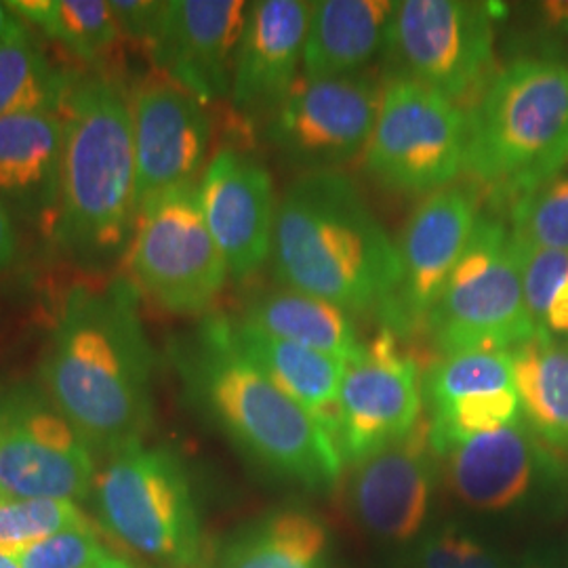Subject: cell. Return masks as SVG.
Wrapping results in <instances>:
<instances>
[{
	"label": "cell",
	"mask_w": 568,
	"mask_h": 568,
	"mask_svg": "<svg viewBox=\"0 0 568 568\" xmlns=\"http://www.w3.org/2000/svg\"><path fill=\"white\" fill-rule=\"evenodd\" d=\"M154 366L138 288L116 278L65 295L39 371L44 392L95 459H110L143 445L154 415Z\"/></svg>",
	"instance_id": "1"
},
{
	"label": "cell",
	"mask_w": 568,
	"mask_h": 568,
	"mask_svg": "<svg viewBox=\"0 0 568 568\" xmlns=\"http://www.w3.org/2000/svg\"><path fill=\"white\" fill-rule=\"evenodd\" d=\"M270 260L281 286L347 314L379 318L400 283L398 246L344 171L302 173L286 187Z\"/></svg>",
	"instance_id": "2"
},
{
	"label": "cell",
	"mask_w": 568,
	"mask_h": 568,
	"mask_svg": "<svg viewBox=\"0 0 568 568\" xmlns=\"http://www.w3.org/2000/svg\"><path fill=\"white\" fill-rule=\"evenodd\" d=\"M171 349L192 400L251 462L312 490L339 480L335 438L244 356L230 318L206 316Z\"/></svg>",
	"instance_id": "3"
},
{
	"label": "cell",
	"mask_w": 568,
	"mask_h": 568,
	"mask_svg": "<svg viewBox=\"0 0 568 568\" xmlns=\"http://www.w3.org/2000/svg\"><path fill=\"white\" fill-rule=\"evenodd\" d=\"M60 114L63 164L53 243L79 264H108L138 220L133 110L119 82L89 74L74 79Z\"/></svg>",
	"instance_id": "4"
},
{
	"label": "cell",
	"mask_w": 568,
	"mask_h": 568,
	"mask_svg": "<svg viewBox=\"0 0 568 568\" xmlns=\"http://www.w3.org/2000/svg\"><path fill=\"white\" fill-rule=\"evenodd\" d=\"M467 182L511 209L568 163V63L520 58L466 112Z\"/></svg>",
	"instance_id": "5"
},
{
	"label": "cell",
	"mask_w": 568,
	"mask_h": 568,
	"mask_svg": "<svg viewBox=\"0 0 568 568\" xmlns=\"http://www.w3.org/2000/svg\"><path fill=\"white\" fill-rule=\"evenodd\" d=\"M100 525L124 548L163 568H201V514L187 471L166 447L124 448L95 478Z\"/></svg>",
	"instance_id": "6"
},
{
	"label": "cell",
	"mask_w": 568,
	"mask_h": 568,
	"mask_svg": "<svg viewBox=\"0 0 568 568\" xmlns=\"http://www.w3.org/2000/svg\"><path fill=\"white\" fill-rule=\"evenodd\" d=\"M493 2L400 0L387 28V81L426 87L467 112L497 74Z\"/></svg>",
	"instance_id": "7"
},
{
	"label": "cell",
	"mask_w": 568,
	"mask_h": 568,
	"mask_svg": "<svg viewBox=\"0 0 568 568\" xmlns=\"http://www.w3.org/2000/svg\"><path fill=\"white\" fill-rule=\"evenodd\" d=\"M427 337L440 356L474 349H514L535 337L509 225L480 215L462 260L434 305Z\"/></svg>",
	"instance_id": "8"
},
{
	"label": "cell",
	"mask_w": 568,
	"mask_h": 568,
	"mask_svg": "<svg viewBox=\"0 0 568 568\" xmlns=\"http://www.w3.org/2000/svg\"><path fill=\"white\" fill-rule=\"evenodd\" d=\"M135 284L166 312L201 316L230 276L194 182L169 187L140 206L129 251Z\"/></svg>",
	"instance_id": "9"
},
{
	"label": "cell",
	"mask_w": 568,
	"mask_h": 568,
	"mask_svg": "<svg viewBox=\"0 0 568 568\" xmlns=\"http://www.w3.org/2000/svg\"><path fill=\"white\" fill-rule=\"evenodd\" d=\"M467 116L417 82L387 81L366 143L365 171L389 194L427 196L466 169Z\"/></svg>",
	"instance_id": "10"
},
{
	"label": "cell",
	"mask_w": 568,
	"mask_h": 568,
	"mask_svg": "<svg viewBox=\"0 0 568 568\" xmlns=\"http://www.w3.org/2000/svg\"><path fill=\"white\" fill-rule=\"evenodd\" d=\"M95 478V455L41 384L0 387V497L81 501Z\"/></svg>",
	"instance_id": "11"
},
{
	"label": "cell",
	"mask_w": 568,
	"mask_h": 568,
	"mask_svg": "<svg viewBox=\"0 0 568 568\" xmlns=\"http://www.w3.org/2000/svg\"><path fill=\"white\" fill-rule=\"evenodd\" d=\"M384 98L368 74L344 79L300 77L265 122V138L284 163L302 173L339 171L363 156Z\"/></svg>",
	"instance_id": "12"
},
{
	"label": "cell",
	"mask_w": 568,
	"mask_h": 568,
	"mask_svg": "<svg viewBox=\"0 0 568 568\" xmlns=\"http://www.w3.org/2000/svg\"><path fill=\"white\" fill-rule=\"evenodd\" d=\"M424 417V368L392 328L379 326L344 365L337 447L349 466L400 438Z\"/></svg>",
	"instance_id": "13"
},
{
	"label": "cell",
	"mask_w": 568,
	"mask_h": 568,
	"mask_svg": "<svg viewBox=\"0 0 568 568\" xmlns=\"http://www.w3.org/2000/svg\"><path fill=\"white\" fill-rule=\"evenodd\" d=\"M483 196L469 182H455L422 199L406 220L398 246L400 283L382 326L400 339L426 333L448 276L462 260L483 215Z\"/></svg>",
	"instance_id": "14"
},
{
	"label": "cell",
	"mask_w": 568,
	"mask_h": 568,
	"mask_svg": "<svg viewBox=\"0 0 568 568\" xmlns=\"http://www.w3.org/2000/svg\"><path fill=\"white\" fill-rule=\"evenodd\" d=\"M248 2L243 0H171L150 60L166 81L203 103L230 98L236 51L243 37Z\"/></svg>",
	"instance_id": "15"
},
{
	"label": "cell",
	"mask_w": 568,
	"mask_h": 568,
	"mask_svg": "<svg viewBox=\"0 0 568 568\" xmlns=\"http://www.w3.org/2000/svg\"><path fill=\"white\" fill-rule=\"evenodd\" d=\"M204 220L230 276L244 281L270 260L276 199L264 164L236 148L220 150L199 183Z\"/></svg>",
	"instance_id": "16"
},
{
	"label": "cell",
	"mask_w": 568,
	"mask_h": 568,
	"mask_svg": "<svg viewBox=\"0 0 568 568\" xmlns=\"http://www.w3.org/2000/svg\"><path fill=\"white\" fill-rule=\"evenodd\" d=\"M438 459L422 417L405 438L352 464L347 499L358 523L387 541L413 539L426 523Z\"/></svg>",
	"instance_id": "17"
},
{
	"label": "cell",
	"mask_w": 568,
	"mask_h": 568,
	"mask_svg": "<svg viewBox=\"0 0 568 568\" xmlns=\"http://www.w3.org/2000/svg\"><path fill=\"white\" fill-rule=\"evenodd\" d=\"M135 140V201H145L169 187L194 182L211 143V119L204 103L175 82L145 81L133 102Z\"/></svg>",
	"instance_id": "18"
},
{
	"label": "cell",
	"mask_w": 568,
	"mask_h": 568,
	"mask_svg": "<svg viewBox=\"0 0 568 568\" xmlns=\"http://www.w3.org/2000/svg\"><path fill=\"white\" fill-rule=\"evenodd\" d=\"M312 2H248L230 100L246 122H267L300 81Z\"/></svg>",
	"instance_id": "19"
},
{
	"label": "cell",
	"mask_w": 568,
	"mask_h": 568,
	"mask_svg": "<svg viewBox=\"0 0 568 568\" xmlns=\"http://www.w3.org/2000/svg\"><path fill=\"white\" fill-rule=\"evenodd\" d=\"M447 483L467 508L504 511L527 497L546 453L520 419L450 448Z\"/></svg>",
	"instance_id": "20"
},
{
	"label": "cell",
	"mask_w": 568,
	"mask_h": 568,
	"mask_svg": "<svg viewBox=\"0 0 568 568\" xmlns=\"http://www.w3.org/2000/svg\"><path fill=\"white\" fill-rule=\"evenodd\" d=\"M63 164V122L55 112L0 119V201L28 222L55 220Z\"/></svg>",
	"instance_id": "21"
},
{
	"label": "cell",
	"mask_w": 568,
	"mask_h": 568,
	"mask_svg": "<svg viewBox=\"0 0 568 568\" xmlns=\"http://www.w3.org/2000/svg\"><path fill=\"white\" fill-rule=\"evenodd\" d=\"M394 9V0L312 2L302 77L344 79L363 74L373 58L384 53Z\"/></svg>",
	"instance_id": "22"
},
{
	"label": "cell",
	"mask_w": 568,
	"mask_h": 568,
	"mask_svg": "<svg viewBox=\"0 0 568 568\" xmlns=\"http://www.w3.org/2000/svg\"><path fill=\"white\" fill-rule=\"evenodd\" d=\"M232 328L244 356L262 368L274 386L305 408L337 443L344 363L323 352L272 337L241 321H232Z\"/></svg>",
	"instance_id": "23"
},
{
	"label": "cell",
	"mask_w": 568,
	"mask_h": 568,
	"mask_svg": "<svg viewBox=\"0 0 568 568\" xmlns=\"http://www.w3.org/2000/svg\"><path fill=\"white\" fill-rule=\"evenodd\" d=\"M239 321L272 337L323 352L344 365L356 358L365 345L358 339L352 314L284 286L251 295Z\"/></svg>",
	"instance_id": "24"
},
{
	"label": "cell",
	"mask_w": 568,
	"mask_h": 568,
	"mask_svg": "<svg viewBox=\"0 0 568 568\" xmlns=\"http://www.w3.org/2000/svg\"><path fill=\"white\" fill-rule=\"evenodd\" d=\"M328 530L305 509L286 508L236 530L204 568H326Z\"/></svg>",
	"instance_id": "25"
},
{
	"label": "cell",
	"mask_w": 568,
	"mask_h": 568,
	"mask_svg": "<svg viewBox=\"0 0 568 568\" xmlns=\"http://www.w3.org/2000/svg\"><path fill=\"white\" fill-rule=\"evenodd\" d=\"M509 354L528 427L551 447L568 450V342L535 333Z\"/></svg>",
	"instance_id": "26"
},
{
	"label": "cell",
	"mask_w": 568,
	"mask_h": 568,
	"mask_svg": "<svg viewBox=\"0 0 568 568\" xmlns=\"http://www.w3.org/2000/svg\"><path fill=\"white\" fill-rule=\"evenodd\" d=\"M74 79L49 61L30 28L13 16L0 41V119L21 112L60 114Z\"/></svg>",
	"instance_id": "27"
},
{
	"label": "cell",
	"mask_w": 568,
	"mask_h": 568,
	"mask_svg": "<svg viewBox=\"0 0 568 568\" xmlns=\"http://www.w3.org/2000/svg\"><path fill=\"white\" fill-rule=\"evenodd\" d=\"M4 7L91 65L105 63L121 39L110 2L103 0H18Z\"/></svg>",
	"instance_id": "28"
},
{
	"label": "cell",
	"mask_w": 568,
	"mask_h": 568,
	"mask_svg": "<svg viewBox=\"0 0 568 568\" xmlns=\"http://www.w3.org/2000/svg\"><path fill=\"white\" fill-rule=\"evenodd\" d=\"M516 389L508 349H474L440 356L424 371V400L429 408Z\"/></svg>",
	"instance_id": "29"
},
{
	"label": "cell",
	"mask_w": 568,
	"mask_h": 568,
	"mask_svg": "<svg viewBox=\"0 0 568 568\" xmlns=\"http://www.w3.org/2000/svg\"><path fill=\"white\" fill-rule=\"evenodd\" d=\"M89 523L74 501L0 497V551L18 556L61 530Z\"/></svg>",
	"instance_id": "30"
},
{
	"label": "cell",
	"mask_w": 568,
	"mask_h": 568,
	"mask_svg": "<svg viewBox=\"0 0 568 568\" xmlns=\"http://www.w3.org/2000/svg\"><path fill=\"white\" fill-rule=\"evenodd\" d=\"M509 230L520 243L568 251V171H560L509 209Z\"/></svg>",
	"instance_id": "31"
},
{
	"label": "cell",
	"mask_w": 568,
	"mask_h": 568,
	"mask_svg": "<svg viewBox=\"0 0 568 568\" xmlns=\"http://www.w3.org/2000/svg\"><path fill=\"white\" fill-rule=\"evenodd\" d=\"M112 554L114 551L103 544L98 527L89 523L84 527L61 530L13 558L20 568H91Z\"/></svg>",
	"instance_id": "32"
},
{
	"label": "cell",
	"mask_w": 568,
	"mask_h": 568,
	"mask_svg": "<svg viewBox=\"0 0 568 568\" xmlns=\"http://www.w3.org/2000/svg\"><path fill=\"white\" fill-rule=\"evenodd\" d=\"M424 568H501L497 558L457 530H445L427 544Z\"/></svg>",
	"instance_id": "33"
},
{
	"label": "cell",
	"mask_w": 568,
	"mask_h": 568,
	"mask_svg": "<svg viewBox=\"0 0 568 568\" xmlns=\"http://www.w3.org/2000/svg\"><path fill=\"white\" fill-rule=\"evenodd\" d=\"M164 4L166 2L112 0L110 9L114 13V20L119 23L121 34L131 41L140 42L148 49L159 32V26L163 20Z\"/></svg>",
	"instance_id": "34"
},
{
	"label": "cell",
	"mask_w": 568,
	"mask_h": 568,
	"mask_svg": "<svg viewBox=\"0 0 568 568\" xmlns=\"http://www.w3.org/2000/svg\"><path fill=\"white\" fill-rule=\"evenodd\" d=\"M537 333L549 337H568V278L556 288L548 307L537 325Z\"/></svg>",
	"instance_id": "35"
},
{
	"label": "cell",
	"mask_w": 568,
	"mask_h": 568,
	"mask_svg": "<svg viewBox=\"0 0 568 568\" xmlns=\"http://www.w3.org/2000/svg\"><path fill=\"white\" fill-rule=\"evenodd\" d=\"M18 253V232L13 224V215L7 204L0 201V274L7 272L16 262Z\"/></svg>",
	"instance_id": "36"
},
{
	"label": "cell",
	"mask_w": 568,
	"mask_h": 568,
	"mask_svg": "<svg viewBox=\"0 0 568 568\" xmlns=\"http://www.w3.org/2000/svg\"><path fill=\"white\" fill-rule=\"evenodd\" d=\"M539 13L548 30L568 37V2H544Z\"/></svg>",
	"instance_id": "37"
},
{
	"label": "cell",
	"mask_w": 568,
	"mask_h": 568,
	"mask_svg": "<svg viewBox=\"0 0 568 568\" xmlns=\"http://www.w3.org/2000/svg\"><path fill=\"white\" fill-rule=\"evenodd\" d=\"M91 568H142L138 567V565H133L129 558H124V556H116V554H112V556H108V558H103L102 562H98V565H93Z\"/></svg>",
	"instance_id": "38"
},
{
	"label": "cell",
	"mask_w": 568,
	"mask_h": 568,
	"mask_svg": "<svg viewBox=\"0 0 568 568\" xmlns=\"http://www.w3.org/2000/svg\"><path fill=\"white\" fill-rule=\"evenodd\" d=\"M11 20H13V13L4 7V2H0V41H2V37H4V32H7Z\"/></svg>",
	"instance_id": "39"
},
{
	"label": "cell",
	"mask_w": 568,
	"mask_h": 568,
	"mask_svg": "<svg viewBox=\"0 0 568 568\" xmlns=\"http://www.w3.org/2000/svg\"><path fill=\"white\" fill-rule=\"evenodd\" d=\"M0 568H20V565L13 556H7V554L0 551Z\"/></svg>",
	"instance_id": "40"
},
{
	"label": "cell",
	"mask_w": 568,
	"mask_h": 568,
	"mask_svg": "<svg viewBox=\"0 0 568 568\" xmlns=\"http://www.w3.org/2000/svg\"><path fill=\"white\" fill-rule=\"evenodd\" d=\"M532 568H537V567H532Z\"/></svg>",
	"instance_id": "41"
}]
</instances>
